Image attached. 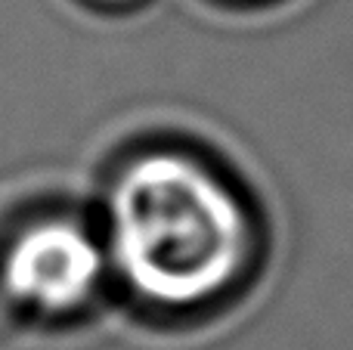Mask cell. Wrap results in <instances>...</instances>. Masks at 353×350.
Segmentation results:
<instances>
[{
  "label": "cell",
  "instance_id": "cell-1",
  "mask_svg": "<svg viewBox=\"0 0 353 350\" xmlns=\"http://www.w3.org/2000/svg\"><path fill=\"white\" fill-rule=\"evenodd\" d=\"M251 258V217L220 174L183 152H146L109 192V260L149 304L199 307Z\"/></svg>",
  "mask_w": 353,
  "mask_h": 350
},
{
  "label": "cell",
  "instance_id": "cell-3",
  "mask_svg": "<svg viewBox=\"0 0 353 350\" xmlns=\"http://www.w3.org/2000/svg\"><path fill=\"white\" fill-rule=\"evenodd\" d=\"M105 3H128V0H105Z\"/></svg>",
  "mask_w": 353,
  "mask_h": 350
},
{
  "label": "cell",
  "instance_id": "cell-2",
  "mask_svg": "<svg viewBox=\"0 0 353 350\" xmlns=\"http://www.w3.org/2000/svg\"><path fill=\"white\" fill-rule=\"evenodd\" d=\"M109 251L84 223L43 217L22 227L0 254V285L16 304L47 316L72 313L97 295Z\"/></svg>",
  "mask_w": 353,
  "mask_h": 350
}]
</instances>
